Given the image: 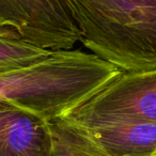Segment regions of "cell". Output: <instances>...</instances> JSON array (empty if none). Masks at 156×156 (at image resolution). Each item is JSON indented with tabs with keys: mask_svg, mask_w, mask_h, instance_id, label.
Returning a JSON list of instances; mask_svg holds the SVG:
<instances>
[{
	"mask_svg": "<svg viewBox=\"0 0 156 156\" xmlns=\"http://www.w3.org/2000/svg\"><path fill=\"white\" fill-rule=\"evenodd\" d=\"M121 72L91 52L52 50L39 62L0 73V102L51 121L72 112Z\"/></svg>",
	"mask_w": 156,
	"mask_h": 156,
	"instance_id": "obj_1",
	"label": "cell"
},
{
	"mask_svg": "<svg viewBox=\"0 0 156 156\" xmlns=\"http://www.w3.org/2000/svg\"><path fill=\"white\" fill-rule=\"evenodd\" d=\"M79 41L122 72L156 69V0H65Z\"/></svg>",
	"mask_w": 156,
	"mask_h": 156,
	"instance_id": "obj_2",
	"label": "cell"
},
{
	"mask_svg": "<svg viewBox=\"0 0 156 156\" xmlns=\"http://www.w3.org/2000/svg\"><path fill=\"white\" fill-rule=\"evenodd\" d=\"M63 118L77 124L129 120L156 123V69L121 72Z\"/></svg>",
	"mask_w": 156,
	"mask_h": 156,
	"instance_id": "obj_3",
	"label": "cell"
},
{
	"mask_svg": "<svg viewBox=\"0 0 156 156\" xmlns=\"http://www.w3.org/2000/svg\"><path fill=\"white\" fill-rule=\"evenodd\" d=\"M48 50H69L80 34L65 0H0V28Z\"/></svg>",
	"mask_w": 156,
	"mask_h": 156,
	"instance_id": "obj_4",
	"label": "cell"
},
{
	"mask_svg": "<svg viewBox=\"0 0 156 156\" xmlns=\"http://www.w3.org/2000/svg\"><path fill=\"white\" fill-rule=\"evenodd\" d=\"M69 122L101 156H152L156 152V123L153 122Z\"/></svg>",
	"mask_w": 156,
	"mask_h": 156,
	"instance_id": "obj_5",
	"label": "cell"
},
{
	"mask_svg": "<svg viewBox=\"0 0 156 156\" xmlns=\"http://www.w3.org/2000/svg\"><path fill=\"white\" fill-rule=\"evenodd\" d=\"M51 147L49 120L0 102V156H50Z\"/></svg>",
	"mask_w": 156,
	"mask_h": 156,
	"instance_id": "obj_6",
	"label": "cell"
},
{
	"mask_svg": "<svg viewBox=\"0 0 156 156\" xmlns=\"http://www.w3.org/2000/svg\"><path fill=\"white\" fill-rule=\"evenodd\" d=\"M51 52L29 43L14 29L0 28V73L39 62Z\"/></svg>",
	"mask_w": 156,
	"mask_h": 156,
	"instance_id": "obj_7",
	"label": "cell"
},
{
	"mask_svg": "<svg viewBox=\"0 0 156 156\" xmlns=\"http://www.w3.org/2000/svg\"><path fill=\"white\" fill-rule=\"evenodd\" d=\"M52 147L50 156H101L64 118L50 121Z\"/></svg>",
	"mask_w": 156,
	"mask_h": 156,
	"instance_id": "obj_8",
	"label": "cell"
},
{
	"mask_svg": "<svg viewBox=\"0 0 156 156\" xmlns=\"http://www.w3.org/2000/svg\"><path fill=\"white\" fill-rule=\"evenodd\" d=\"M152 156H156V152H155V153H154V154H153V155H152Z\"/></svg>",
	"mask_w": 156,
	"mask_h": 156,
	"instance_id": "obj_9",
	"label": "cell"
}]
</instances>
